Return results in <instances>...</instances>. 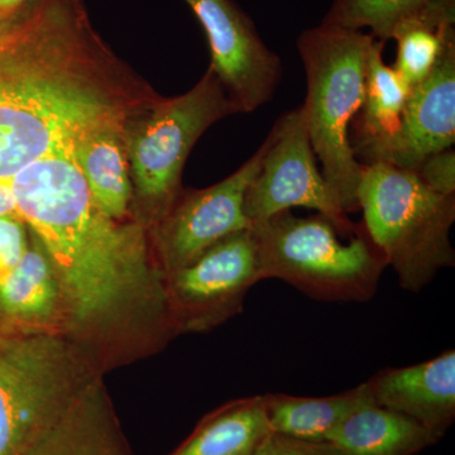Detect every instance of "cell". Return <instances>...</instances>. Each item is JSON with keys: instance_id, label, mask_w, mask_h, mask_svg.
Segmentation results:
<instances>
[{"instance_id": "obj_25", "label": "cell", "mask_w": 455, "mask_h": 455, "mask_svg": "<svg viewBox=\"0 0 455 455\" xmlns=\"http://www.w3.org/2000/svg\"><path fill=\"white\" fill-rule=\"evenodd\" d=\"M252 455H343L331 443L305 442L283 435V434L269 433Z\"/></svg>"}, {"instance_id": "obj_23", "label": "cell", "mask_w": 455, "mask_h": 455, "mask_svg": "<svg viewBox=\"0 0 455 455\" xmlns=\"http://www.w3.org/2000/svg\"><path fill=\"white\" fill-rule=\"evenodd\" d=\"M28 248L25 220L18 214L0 217V281L22 260Z\"/></svg>"}, {"instance_id": "obj_2", "label": "cell", "mask_w": 455, "mask_h": 455, "mask_svg": "<svg viewBox=\"0 0 455 455\" xmlns=\"http://www.w3.org/2000/svg\"><path fill=\"white\" fill-rule=\"evenodd\" d=\"M11 182L18 215L49 259L76 322L110 324L146 293L171 304L142 229L99 208L71 154L29 164Z\"/></svg>"}, {"instance_id": "obj_22", "label": "cell", "mask_w": 455, "mask_h": 455, "mask_svg": "<svg viewBox=\"0 0 455 455\" xmlns=\"http://www.w3.org/2000/svg\"><path fill=\"white\" fill-rule=\"evenodd\" d=\"M94 415L75 403L27 455H114Z\"/></svg>"}, {"instance_id": "obj_17", "label": "cell", "mask_w": 455, "mask_h": 455, "mask_svg": "<svg viewBox=\"0 0 455 455\" xmlns=\"http://www.w3.org/2000/svg\"><path fill=\"white\" fill-rule=\"evenodd\" d=\"M269 433L263 395H256L208 416L172 455H252Z\"/></svg>"}, {"instance_id": "obj_12", "label": "cell", "mask_w": 455, "mask_h": 455, "mask_svg": "<svg viewBox=\"0 0 455 455\" xmlns=\"http://www.w3.org/2000/svg\"><path fill=\"white\" fill-rule=\"evenodd\" d=\"M455 142V42L423 83L411 89L391 136L353 145L362 164L382 163L416 171L425 158Z\"/></svg>"}, {"instance_id": "obj_14", "label": "cell", "mask_w": 455, "mask_h": 455, "mask_svg": "<svg viewBox=\"0 0 455 455\" xmlns=\"http://www.w3.org/2000/svg\"><path fill=\"white\" fill-rule=\"evenodd\" d=\"M124 125L125 122L101 125L77 140L71 152L95 203L116 220L127 214L133 193Z\"/></svg>"}, {"instance_id": "obj_13", "label": "cell", "mask_w": 455, "mask_h": 455, "mask_svg": "<svg viewBox=\"0 0 455 455\" xmlns=\"http://www.w3.org/2000/svg\"><path fill=\"white\" fill-rule=\"evenodd\" d=\"M374 403L423 425L439 440L455 419V352L407 367H387L366 382Z\"/></svg>"}, {"instance_id": "obj_28", "label": "cell", "mask_w": 455, "mask_h": 455, "mask_svg": "<svg viewBox=\"0 0 455 455\" xmlns=\"http://www.w3.org/2000/svg\"><path fill=\"white\" fill-rule=\"evenodd\" d=\"M3 20V18H2V17H0V20Z\"/></svg>"}, {"instance_id": "obj_27", "label": "cell", "mask_w": 455, "mask_h": 455, "mask_svg": "<svg viewBox=\"0 0 455 455\" xmlns=\"http://www.w3.org/2000/svg\"><path fill=\"white\" fill-rule=\"evenodd\" d=\"M27 0H0V17L5 18L17 11Z\"/></svg>"}, {"instance_id": "obj_6", "label": "cell", "mask_w": 455, "mask_h": 455, "mask_svg": "<svg viewBox=\"0 0 455 455\" xmlns=\"http://www.w3.org/2000/svg\"><path fill=\"white\" fill-rule=\"evenodd\" d=\"M238 113L212 70L187 94L155 100L125 122L131 179L140 197L158 208L178 199L188 154L212 124Z\"/></svg>"}, {"instance_id": "obj_3", "label": "cell", "mask_w": 455, "mask_h": 455, "mask_svg": "<svg viewBox=\"0 0 455 455\" xmlns=\"http://www.w3.org/2000/svg\"><path fill=\"white\" fill-rule=\"evenodd\" d=\"M371 33L326 25L299 36L307 75L305 122L325 181L343 211L355 212L362 164L353 152L350 127L363 100Z\"/></svg>"}, {"instance_id": "obj_18", "label": "cell", "mask_w": 455, "mask_h": 455, "mask_svg": "<svg viewBox=\"0 0 455 455\" xmlns=\"http://www.w3.org/2000/svg\"><path fill=\"white\" fill-rule=\"evenodd\" d=\"M386 42L374 40L368 53L363 100L350 127V143L382 140L396 132L411 89L383 60Z\"/></svg>"}, {"instance_id": "obj_9", "label": "cell", "mask_w": 455, "mask_h": 455, "mask_svg": "<svg viewBox=\"0 0 455 455\" xmlns=\"http://www.w3.org/2000/svg\"><path fill=\"white\" fill-rule=\"evenodd\" d=\"M263 281L252 228L227 236L169 274L173 319L184 328L218 324L242 309L247 292Z\"/></svg>"}, {"instance_id": "obj_4", "label": "cell", "mask_w": 455, "mask_h": 455, "mask_svg": "<svg viewBox=\"0 0 455 455\" xmlns=\"http://www.w3.org/2000/svg\"><path fill=\"white\" fill-rule=\"evenodd\" d=\"M252 232L263 280L278 278L299 291L329 302H364L379 289L387 260L363 223L344 242V233L324 215L278 212Z\"/></svg>"}, {"instance_id": "obj_16", "label": "cell", "mask_w": 455, "mask_h": 455, "mask_svg": "<svg viewBox=\"0 0 455 455\" xmlns=\"http://www.w3.org/2000/svg\"><path fill=\"white\" fill-rule=\"evenodd\" d=\"M263 401L272 433L313 443H326L331 431L350 414L374 403L366 382L333 396L266 394Z\"/></svg>"}, {"instance_id": "obj_8", "label": "cell", "mask_w": 455, "mask_h": 455, "mask_svg": "<svg viewBox=\"0 0 455 455\" xmlns=\"http://www.w3.org/2000/svg\"><path fill=\"white\" fill-rule=\"evenodd\" d=\"M262 164L248 187L244 212L251 224L260 223L292 208L324 215L344 233L355 232L333 190L317 167L302 107L284 113L269 131Z\"/></svg>"}, {"instance_id": "obj_20", "label": "cell", "mask_w": 455, "mask_h": 455, "mask_svg": "<svg viewBox=\"0 0 455 455\" xmlns=\"http://www.w3.org/2000/svg\"><path fill=\"white\" fill-rule=\"evenodd\" d=\"M35 242L16 267L0 281V307L20 320L49 319L61 298L52 266Z\"/></svg>"}, {"instance_id": "obj_24", "label": "cell", "mask_w": 455, "mask_h": 455, "mask_svg": "<svg viewBox=\"0 0 455 455\" xmlns=\"http://www.w3.org/2000/svg\"><path fill=\"white\" fill-rule=\"evenodd\" d=\"M425 184L442 194L455 196V152L453 148L444 149L425 158L414 171Z\"/></svg>"}, {"instance_id": "obj_19", "label": "cell", "mask_w": 455, "mask_h": 455, "mask_svg": "<svg viewBox=\"0 0 455 455\" xmlns=\"http://www.w3.org/2000/svg\"><path fill=\"white\" fill-rule=\"evenodd\" d=\"M454 22L455 7L430 12L397 27L392 36L397 44L392 68L410 89L429 76L449 44L455 42Z\"/></svg>"}, {"instance_id": "obj_7", "label": "cell", "mask_w": 455, "mask_h": 455, "mask_svg": "<svg viewBox=\"0 0 455 455\" xmlns=\"http://www.w3.org/2000/svg\"><path fill=\"white\" fill-rule=\"evenodd\" d=\"M74 366L50 334L0 337V455H27L74 405Z\"/></svg>"}, {"instance_id": "obj_10", "label": "cell", "mask_w": 455, "mask_h": 455, "mask_svg": "<svg viewBox=\"0 0 455 455\" xmlns=\"http://www.w3.org/2000/svg\"><path fill=\"white\" fill-rule=\"evenodd\" d=\"M208 37L212 73L238 113L267 104L283 77L280 56L266 46L256 26L233 0H185Z\"/></svg>"}, {"instance_id": "obj_15", "label": "cell", "mask_w": 455, "mask_h": 455, "mask_svg": "<svg viewBox=\"0 0 455 455\" xmlns=\"http://www.w3.org/2000/svg\"><path fill=\"white\" fill-rule=\"evenodd\" d=\"M438 442L423 425L374 403L355 410L326 440L343 455H415Z\"/></svg>"}, {"instance_id": "obj_26", "label": "cell", "mask_w": 455, "mask_h": 455, "mask_svg": "<svg viewBox=\"0 0 455 455\" xmlns=\"http://www.w3.org/2000/svg\"><path fill=\"white\" fill-rule=\"evenodd\" d=\"M18 214L16 196L11 180L0 179V217Z\"/></svg>"}, {"instance_id": "obj_21", "label": "cell", "mask_w": 455, "mask_h": 455, "mask_svg": "<svg viewBox=\"0 0 455 455\" xmlns=\"http://www.w3.org/2000/svg\"><path fill=\"white\" fill-rule=\"evenodd\" d=\"M455 0H334L322 25L363 31L379 41L392 40L398 26L443 8Z\"/></svg>"}, {"instance_id": "obj_5", "label": "cell", "mask_w": 455, "mask_h": 455, "mask_svg": "<svg viewBox=\"0 0 455 455\" xmlns=\"http://www.w3.org/2000/svg\"><path fill=\"white\" fill-rule=\"evenodd\" d=\"M357 199L362 223L403 289L420 292L453 267L455 196L431 190L414 171L374 163L362 164Z\"/></svg>"}, {"instance_id": "obj_1", "label": "cell", "mask_w": 455, "mask_h": 455, "mask_svg": "<svg viewBox=\"0 0 455 455\" xmlns=\"http://www.w3.org/2000/svg\"><path fill=\"white\" fill-rule=\"evenodd\" d=\"M83 0H27L0 20V179L73 152L145 101L118 70Z\"/></svg>"}, {"instance_id": "obj_11", "label": "cell", "mask_w": 455, "mask_h": 455, "mask_svg": "<svg viewBox=\"0 0 455 455\" xmlns=\"http://www.w3.org/2000/svg\"><path fill=\"white\" fill-rule=\"evenodd\" d=\"M267 147L266 139L250 160L220 184L187 194L179 203L175 200L158 235L169 274L227 236L252 227L244 212L245 194Z\"/></svg>"}]
</instances>
